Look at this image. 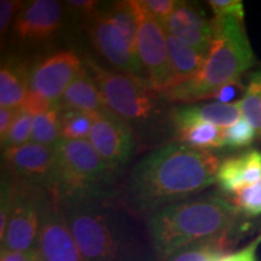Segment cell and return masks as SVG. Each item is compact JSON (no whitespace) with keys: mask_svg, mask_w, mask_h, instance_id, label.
<instances>
[{"mask_svg":"<svg viewBox=\"0 0 261 261\" xmlns=\"http://www.w3.org/2000/svg\"><path fill=\"white\" fill-rule=\"evenodd\" d=\"M85 63L74 51H58L44 57L31 69L29 87L52 104H57Z\"/></svg>","mask_w":261,"mask_h":261,"instance_id":"cell-12","label":"cell"},{"mask_svg":"<svg viewBox=\"0 0 261 261\" xmlns=\"http://www.w3.org/2000/svg\"><path fill=\"white\" fill-rule=\"evenodd\" d=\"M62 210L86 261H159L146 224L115 197Z\"/></svg>","mask_w":261,"mask_h":261,"instance_id":"cell-2","label":"cell"},{"mask_svg":"<svg viewBox=\"0 0 261 261\" xmlns=\"http://www.w3.org/2000/svg\"><path fill=\"white\" fill-rule=\"evenodd\" d=\"M213 40L203 68L194 77L174 85L162 93L166 102L194 103L211 99L224 85L241 80L255 63L244 19L213 18Z\"/></svg>","mask_w":261,"mask_h":261,"instance_id":"cell-4","label":"cell"},{"mask_svg":"<svg viewBox=\"0 0 261 261\" xmlns=\"http://www.w3.org/2000/svg\"><path fill=\"white\" fill-rule=\"evenodd\" d=\"M208 4L215 18L237 17L244 19V8L241 0H210Z\"/></svg>","mask_w":261,"mask_h":261,"instance_id":"cell-30","label":"cell"},{"mask_svg":"<svg viewBox=\"0 0 261 261\" xmlns=\"http://www.w3.org/2000/svg\"><path fill=\"white\" fill-rule=\"evenodd\" d=\"M85 65L96 81L108 110L132 128L150 122L161 112L160 103L165 99L146 80L123 71L108 70L92 60H87Z\"/></svg>","mask_w":261,"mask_h":261,"instance_id":"cell-6","label":"cell"},{"mask_svg":"<svg viewBox=\"0 0 261 261\" xmlns=\"http://www.w3.org/2000/svg\"><path fill=\"white\" fill-rule=\"evenodd\" d=\"M35 249L42 261H86L71 233L63 210L50 192L41 208Z\"/></svg>","mask_w":261,"mask_h":261,"instance_id":"cell-10","label":"cell"},{"mask_svg":"<svg viewBox=\"0 0 261 261\" xmlns=\"http://www.w3.org/2000/svg\"><path fill=\"white\" fill-rule=\"evenodd\" d=\"M56 162V145L34 142L3 150V165L10 177L46 189Z\"/></svg>","mask_w":261,"mask_h":261,"instance_id":"cell-13","label":"cell"},{"mask_svg":"<svg viewBox=\"0 0 261 261\" xmlns=\"http://www.w3.org/2000/svg\"><path fill=\"white\" fill-rule=\"evenodd\" d=\"M162 27L167 34L208 54L213 40V22L190 3L179 2L174 12Z\"/></svg>","mask_w":261,"mask_h":261,"instance_id":"cell-15","label":"cell"},{"mask_svg":"<svg viewBox=\"0 0 261 261\" xmlns=\"http://www.w3.org/2000/svg\"><path fill=\"white\" fill-rule=\"evenodd\" d=\"M113 172L89 140L60 139L46 190L61 207L115 197Z\"/></svg>","mask_w":261,"mask_h":261,"instance_id":"cell-5","label":"cell"},{"mask_svg":"<svg viewBox=\"0 0 261 261\" xmlns=\"http://www.w3.org/2000/svg\"><path fill=\"white\" fill-rule=\"evenodd\" d=\"M55 104L48 102L47 99H45L44 97H41L40 94L33 92V91L29 90V92L25 97L24 102L22 103V106L19 107L21 109H23L24 112H27L33 116H37L39 114L46 112V110L50 109V108L54 107Z\"/></svg>","mask_w":261,"mask_h":261,"instance_id":"cell-33","label":"cell"},{"mask_svg":"<svg viewBox=\"0 0 261 261\" xmlns=\"http://www.w3.org/2000/svg\"><path fill=\"white\" fill-rule=\"evenodd\" d=\"M219 158L175 142L146 154L133 166L120 190V202L136 215L196 197L217 182Z\"/></svg>","mask_w":261,"mask_h":261,"instance_id":"cell-1","label":"cell"},{"mask_svg":"<svg viewBox=\"0 0 261 261\" xmlns=\"http://www.w3.org/2000/svg\"><path fill=\"white\" fill-rule=\"evenodd\" d=\"M261 179V152L250 150L220 163L217 184L224 192L237 194Z\"/></svg>","mask_w":261,"mask_h":261,"instance_id":"cell-17","label":"cell"},{"mask_svg":"<svg viewBox=\"0 0 261 261\" xmlns=\"http://www.w3.org/2000/svg\"><path fill=\"white\" fill-rule=\"evenodd\" d=\"M167 46L169 61H171L173 74H174V80H173L171 87L191 79L202 70L207 54L196 50L195 47L171 34H167Z\"/></svg>","mask_w":261,"mask_h":261,"instance_id":"cell-20","label":"cell"},{"mask_svg":"<svg viewBox=\"0 0 261 261\" xmlns=\"http://www.w3.org/2000/svg\"><path fill=\"white\" fill-rule=\"evenodd\" d=\"M64 4L73 10L75 15L80 16L84 22L100 10V3L96 0H71V2H65Z\"/></svg>","mask_w":261,"mask_h":261,"instance_id":"cell-34","label":"cell"},{"mask_svg":"<svg viewBox=\"0 0 261 261\" xmlns=\"http://www.w3.org/2000/svg\"><path fill=\"white\" fill-rule=\"evenodd\" d=\"M61 139V108L58 104L34 116L31 142L42 145H56Z\"/></svg>","mask_w":261,"mask_h":261,"instance_id":"cell-23","label":"cell"},{"mask_svg":"<svg viewBox=\"0 0 261 261\" xmlns=\"http://www.w3.org/2000/svg\"><path fill=\"white\" fill-rule=\"evenodd\" d=\"M237 215L233 203L212 194L166 205L149 214L145 224L159 261H165L189 244L230 238Z\"/></svg>","mask_w":261,"mask_h":261,"instance_id":"cell-3","label":"cell"},{"mask_svg":"<svg viewBox=\"0 0 261 261\" xmlns=\"http://www.w3.org/2000/svg\"><path fill=\"white\" fill-rule=\"evenodd\" d=\"M169 116L175 129L201 122L227 128L242 117V110L240 102L228 104L213 102L174 108Z\"/></svg>","mask_w":261,"mask_h":261,"instance_id":"cell-16","label":"cell"},{"mask_svg":"<svg viewBox=\"0 0 261 261\" xmlns=\"http://www.w3.org/2000/svg\"><path fill=\"white\" fill-rule=\"evenodd\" d=\"M246 87L243 86L241 80L232 81V83L224 85L213 94L211 99H215L219 103H237L242 99Z\"/></svg>","mask_w":261,"mask_h":261,"instance_id":"cell-31","label":"cell"},{"mask_svg":"<svg viewBox=\"0 0 261 261\" xmlns=\"http://www.w3.org/2000/svg\"><path fill=\"white\" fill-rule=\"evenodd\" d=\"M230 238L208 240L182 247L165 261H219L230 244Z\"/></svg>","mask_w":261,"mask_h":261,"instance_id":"cell-22","label":"cell"},{"mask_svg":"<svg viewBox=\"0 0 261 261\" xmlns=\"http://www.w3.org/2000/svg\"><path fill=\"white\" fill-rule=\"evenodd\" d=\"M137 18V54L146 81L156 92H166L174 80L169 61L167 34L161 24L146 11L142 0H130Z\"/></svg>","mask_w":261,"mask_h":261,"instance_id":"cell-7","label":"cell"},{"mask_svg":"<svg viewBox=\"0 0 261 261\" xmlns=\"http://www.w3.org/2000/svg\"><path fill=\"white\" fill-rule=\"evenodd\" d=\"M98 116L76 110L61 109V139L89 140Z\"/></svg>","mask_w":261,"mask_h":261,"instance_id":"cell-24","label":"cell"},{"mask_svg":"<svg viewBox=\"0 0 261 261\" xmlns=\"http://www.w3.org/2000/svg\"><path fill=\"white\" fill-rule=\"evenodd\" d=\"M0 261H42L39 256L37 249L28 250V252H14V250L3 249Z\"/></svg>","mask_w":261,"mask_h":261,"instance_id":"cell-36","label":"cell"},{"mask_svg":"<svg viewBox=\"0 0 261 261\" xmlns=\"http://www.w3.org/2000/svg\"><path fill=\"white\" fill-rule=\"evenodd\" d=\"M31 69L24 61L10 58L0 68V108H19L31 90Z\"/></svg>","mask_w":261,"mask_h":261,"instance_id":"cell-19","label":"cell"},{"mask_svg":"<svg viewBox=\"0 0 261 261\" xmlns=\"http://www.w3.org/2000/svg\"><path fill=\"white\" fill-rule=\"evenodd\" d=\"M10 181L12 204L2 248L14 252H28L37 246L41 208L48 191L12 178H10Z\"/></svg>","mask_w":261,"mask_h":261,"instance_id":"cell-8","label":"cell"},{"mask_svg":"<svg viewBox=\"0 0 261 261\" xmlns=\"http://www.w3.org/2000/svg\"><path fill=\"white\" fill-rule=\"evenodd\" d=\"M142 3L146 11L161 25L167 22L179 4L178 0H142Z\"/></svg>","mask_w":261,"mask_h":261,"instance_id":"cell-29","label":"cell"},{"mask_svg":"<svg viewBox=\"0 0 261 261\" xmlns=\"http://www.w3.org/2000/svg\"><path fill=\"white\" fill-rule=\"evenodd\" d=\"M240 104L242 116L252 123L256 132L261 133V70L249 76Z\"/></svg>","mask_w":261,"mask_h":261,"instance_id":"cell-25","label":"cell"},{"mask_svg":"<svg viewBox=\"0 0 261 261\" xmlns=\"http://www.w3.org/2000/svg\"><path fill=\"white\" fill-rule=\"evenodd\" d=\"M64 5L56 0H35L15 16L12 31L23 42H39L54 37L63 25Z\"/></svg>","mask_w":261,"mask_h":261,"instance_id":"cell-14","label":"cell"},{"mask_svg":"<svg viewBox=\"0 0 261 261\" xmlns=\"http://www.w3.org/2000/svg\"><path fill=\"white\" fill-rule=\"evenodd\" d=\"M17 113L18 108H0V139H4L8 135Z\"/></svg>","mask_w":261,"mask_h":261,"instance_id":"cell-37","label":"cell"},{"mask_svg":"<svg viewBox=\"0 0 261 261\" xmlns=\"http://www.w3.org/2000/svg\"><path fill=\"white\" fill-rule=\"evenodd\" d=\"M89 142L108 167L115 173L129 162L136 150L133 128L112 112L97 117Z\"/></svg>","mask_w":261,"mask_h":261,"instance_id":"cell-11","label":"cell"},{"mask_svg":"<svg viewBox=\"0 0 261 261\" xmlns=\"http://www.w3.org/2000/svg\"><path fill=\"white\" fill-rule=\"evenodd\" d=\"M256 129L242 116L233 125L224 128V146L228 148H244L252 144L255 139Z\"/></svg>","mask_w":261,"mask_h":261,"instance_id":"cell-27","label":"cell"},{"mask_svg":"<svg viewBox=\"0 0 261 261\" xmlns=\"http://www.w3.org/2000/svg\"><path fill=\"white\" fill-rule=\"evenodd\" d=\"M23 8V3L17 0H2L0 2V34L4 37L11 24L14 15H17L19 10Z\"/></svg>","mask_w":261,"mask_h":261,"instance_id":"cell-32","label":"cell"},{"mask_svg":"<svg viewBox=\"0 0 261 261\" xmlns=\"http://www.w3.org/2000/svg\"><path fill=\"white\" fill-rule=\"evenodd\" d=\"M261 242V236L257 240L254 241L247 247L242 249L237 250V252L225 254L219 259V261H257L256 259V250L257 247Z\"/></svg>","mask_w":261,"mask_h":261,"instance_id":"cell-35","label":"cell"},{"mask_svg":"<svg viewBox=\"0 0 261 261\" xmlns=\"http://www.w3.org/2000/svg\"><path fill=\"white\" fill-rule=\"evenodd\" d=\"M57 104L61 109L76 110L93 115H102L109 112L86 65L68 86Z\"/></svg>","mask_w":261,"mask_h":261,"instance_id":"cell-18","label":"cell"},{"mask_svg":"<svg viewBox=\"0 0 261 261\" xmlns=\"http://www.w3.org/2000/svg\"><path fill=\"white\" fill-rule=\"evenodd\" d=\"M33 120H34V116L18 108L17 116H16L11 128L5 136V138L2 139V149L5 150L31 142Z\"/></svg>","mask_w":261,"mask_h":261,"instance_id":"cell-26","label":"cell"},{"mask_svg":"<svg viewBox=\"0 0 261 261\" xmlns=\"http://www.w3.org/2000/svg\"><path fill=\"white\" fill-rule=\"evenodd\" d=\"M175 130L178 142L194 149L211 151L224 146V128L212 123H194Z\"/></svg>","mask_w":261,"mask_h":261,"instance_id":"cell-21","label":"cell"},{"mask_svg":"<svg viewBox=\"0 0 261 261\" xmlns=\"http://www.w3.org/2000/svg\"><path fill=\"white\" fill-rule=\"evenodd\" d=\"M233 205L237 208L238 213L241 212L247 217L261 215V179L255 184L234 194Z\"/></svg>","mask_w":261,"mask_h":261,"instance_id":"cell-28","label":"cell"},{"mask_svg":"<svg viewBox=\"0 0 261 261\" xmlns=\"http://www.w3.org/2000/svg\"><path fill=\"white\" fill-rule=\"evenodd\" d=\"M92 46L116 70L137 75L146 80L137 46L117 25L109 10L99 11L84 22Z\"/></svg>","mask_w":261,"mask_h":261,"instance_id":"cell-9","label":"cell"}]
</instances>
